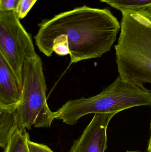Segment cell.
<instances>
[{"instance_id":"cell-1","label":"cell","mask_w":151,"mask_h":152,"mask_svg":"<svg viewBox=\"0 0 151 152\" xmlns=\"http://www.w3.org/2000/svg\"><path fill=\"white\" fill-rule=\"evenodd\" d=\"M120 28L109 10L84 5L43 20L35 39L40 51L48 57L52 55L54 43L68 47L72 64L101 58L110 50Z\"/></svg>"},{"instance_id":"cell-2","label":"cell","mask_w":151,"mask_h":152,"mask_svg":"<svg viewBox=\"0 0 151 152\" xmlns=\"http://www.w3.org/2000/svg\"><path fill=\"white\" fill-rule=\"evenodd\" d=\"M115 46L119 76L127 82L151 84V20L144 10L121 12Z\"/></svg>"},{"instance_id":"cell-3","label":"cell","mask_w":151,"mask_h":152,"mask_svg":"<svg viewBox=\"0 0 151 152\" xmlns=\"http://www.w3.org/2000/svg\"><path fill=\"white\" fill-rule=\"evenodd\" d=\"M139 106L151 107V89L143 84L127 82L118 76L98 94L67 101L55 113L56 119L74 125L87 114L119 113Z\"/></svg>"},{"instance_id":"cell-4","label":"cell","mask_w":151,"mask_h":152,"mask_svg":"<svg viewBox=\"0 0 151 152\" xmlns=\"http://www.w3.org/2000/svg\"><path fill=\"white\" fill-rule=\"evenodd\" d=\"M22 77L21 99L17 107L20 126L27 129L33 126L50 127L56 115L47 103L46 80L38 55L25 61Z\"/></svg>"},{"instance_id":"cell-5","label":"cell","mask_w":151,"mask_h":152,"mask_svg":"<svg viewBox=\"0 0 151 152\" xmlns=\"http://www.w3.org/2000/svg\"><path fill=\"white\" fill-rule=\"evenodd\" d=\"M0 54L22 85L25 61L35 58L38 54L31 36L14 11L0 12Z\"/></svg>"},{"instance_id":"cell-6","label":"cell","mask_w":151,"mask_h":152,"mask_svg":"<svg viewBox=\"0 0 151 152\" xmlns=\"http://www.w3.org/2000/svg\"><path fill=\"white\" fill-rule=\"evenodd\" d=\"M118 112L96 113L68 152H105L107 147V130Z\"/></svg>"},{"instance_id":"cell-7","label":"cell","mask_w":151,"mask_h":152,"mask_svg":"<svg viewBox=\"0 0 151 152\" xmlns=\"http://www.w3.org/2000/svg\"><path fill=\"white\" fill-rule=\"evenodd\" d=\"M22 88V84L0 54V107L8 108L19 104Z\"/></svg>"},{"instance_id":"cell-8","label":"cell","mask_w":151,"mask_h":152,"mask_svg":"<svg viewBox=\"0 0 151 152\" xmlns=\"http://www.w3.org/2000/svg\"><path fill=\"white\" fill-rule=\"evenodd\" d=\"M18 105L8 108L0 107V146L5 149L14 132L21 128L17 115Z\"/></svg>"},{"instance_id":"cell-9","label":"cell","mask_w":151,"mask_h":152,"mask_svg":"<svg viewBox=\"0 0 151 152\" xmlns=\"http://www.w3.org/2000/svg\"><path fill=\"white\" fill-rule=\"evenodd\" d=\"M29 138L26 129H17L10 138L4 152H30L28 145Z\"/></svg>"},{"instance_id":"cell-10","label":"cell","mask_w":151,"mask_h":152,"mask_svg":"<svg viewBox=\"0 0 151 152\" xmlns=\"http://www.w3.org/2000/svg\"><path fill=\"white\" fill-rule=\"evenodd\" d=\"M108 4L121 11L144 10L151 8V0H116Z\"/></svg>"},{"instance_id":"cell-11","label":"cell","mask_w":151,"mask_h":152,"mask_svg":"<svg viewBox=\"0 0 151 152\" xmlns=\"http://www.w3.org/2000/svg\"><path fill=\"white\" fill-rule=\"evenodd\" d=\"M37 0H20L16 10V14L20 19L27 16Z\"/></svg>"},{"instance_id":"cell-12","label":"cell","mask_w":151,"mask_h":152,"mask_svg":"<svg viewBox=\"0 0 151 152\" xmlns=\"http://www.w3.org/2000/svg\"><path fill=\"white\" fill-rule=\"evenodd\" d=\"M20 0H0V12L16 11Z\"/></svg>"},{"instance_id":"cell-13","label":"cell","mask_w":151,"mask_h":152,"mask_svg":"<svg viewBox=\"0 0 151 152\" xmlns=\"http://www.w3.org/2000/svg\"><path fill=\"white\" fill-rule=\"evenodd\" d=\"M28 145L30 152H54L47 145L34 142L30 140L28 141Z\"/></svg>"},{"instance_id":"cell-14","label":"cell","mask_w":151,"mask_h":152,"mask_svg":"<svg viewBox=\"0 0 151 152\" xmlns=\"http://www.w3.org/2000/svg\"><path fill=\"white\" fill-rule=\"evenodd\" d=\"M147 151L148 152H151V121L150 123V139L149 141Z\"/></svg>"},{"instance_id":"cell-15","label":"cell","mask_w":151,"mask_h":152,"mask_svg":"<svg viewBox=\"0 0 151 152\" xmlns=\"http://www.w3.org/2000/svg\"><path fill=\"white\" fill-rule=\"evenodd\" d=\"M144 11L147 13V15L149 16L151 20V8L148 9V10H144Z\"/></svg>"},{"instance_id":"cell-16","label":"cell","mask_w":151,"mask_h":152,"mask_svg":"<svg viewBox=\"0 0 151 152\" xmlns=\"http://www.w3.org/2000/svg\"><path fill=\"white\" fill-rule=\"evenodd\" d=\"M114 1H116V0H100V1L102 2L106 3L108 4L109 3Z\"/></svg>"},{"instance_id":"cell-17","label":"cell","mask_w":151,"mask_h":152,"mask_svg":"<svg viewBox=\"0 0 151 152\" xmlns=\"http://www.w3.org/2000/svg\"><path fill=\"white\" fill-rule=\"evenodd\" d=\"M126 152H141L140 151H127Z\"/></svg>"}]
</instances>
